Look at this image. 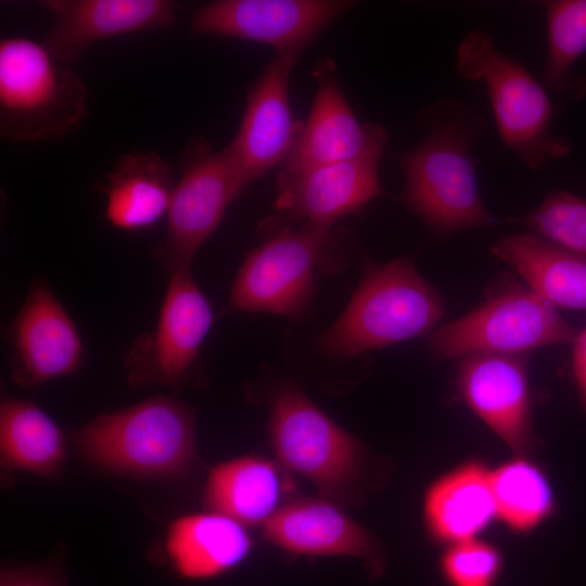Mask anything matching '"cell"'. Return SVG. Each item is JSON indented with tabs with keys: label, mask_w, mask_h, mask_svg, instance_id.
<instances>
[{
	"label": "cell",
	"mask_w": 586,
	"mask_h": 586,
	"mask_svg": "<svg viewBox=\"0 0 586 586\" xmlns=\"http://www.w3.org/2000/svg\"><path fill=\"white\" fill-rule=\"evenodd\" d=\"M242 193L226 150L192 137L180 156V178L167 212V232L155 247L169 273L190 269L200 247L216 231L228 206Z\"/></svg>",
	"instance_id": "obj_8"
},
{
	"label": "cell",
	"mask_w": 586,
	"mask_h": 586,
	"mask_svg": "<svg viewBox=\"0 0 586 586\" xmlns=\"http://www.w3.org/2000/svg\"><path fill=\"white\" fill-rule=\"evenodd\" d=\"M331 239L329 228L284 225L246 255L231 288L230 306L298 317L307 307L315 267Z\"/></svg>",
	"instance_id": "obj_9"
},
{
	"label": "cell",
	"mask_w": 586,
	"mask_h": 586,
	"mask_svg": "<svg viewBox=\"0 0 586 586\" xmlns=\"http://www.w3.org/2000/svg\"><path fill=\"white\" fill-rule=\"evenodd\" d=\"M268 433L277 461L310 482L318 495L343 506L355 496L364 467L360 442L294 384L270 403Z\"/></svg>",
	"instance_id": "obj_7"
},
{
	"label": "cell",
	"mask_w": 586,
	"mask_h": 586,
	"mask_svg": "<svg viewBox=\"0 0 586 586\" xmlns=\"http://www.w3.org/2000/svg\"><path fill=\"white\" fill-rule=\"evenodd\" d=\"M510 220L586 258V200L566 191H552L537 209Z\"/></svg>",
	"instance_id": "obj_27"
},
{
	"label": "cell",
	"mask_w": 586,
	"mask_h": 586,
	"mask_svg": "<svg viewBox=\"0 0 586 586\" xmlns=\"http://www.w3.org/2000/svg\"><path fill=\"white\" fill-rule=\"evenodd\" d=\"M496 520L515 533H528L557 510L553 488L544 470L518 455L491 469Z\"/></svg>",
	"instance_id": "obj_25"
},
{
	"label": "cell",
	"mask_w": 586,
	"mask_h": 586,
	"mask_svg": "<svg viewBox=\"0 0 586 586\" xmlns=\"http://www.w3.org/2000/svg\"><path fill=\"white\" fill-rule=\"evenodd\" d=\"M577 335L557 308L528 285L504 273L473 310L431 333L433 356L463 358L473 354H526L545 346L573 343Z\"/></svg>",
	"instance_id": "obj_5"
},
{
	"label": "cell",
	"mask_w": 586,
	"mask_h": 586,
	"mask_svg": "<svg viewBox=\"0 0 586 586\" xmlns=\"http://www.w3.org/2000/svg\"><path fill=\"white\" fill-rule=\"evenodd\" d=\"M492 252L556 308L586 310L585 257L531 234L506 237Z\"/></svg>",
	"instance_id": "obj_23"
},
{
	"label": "cell",
	"mask_w": 586,
	"mask_h": 586,
	"mask_svg": "<svg viewBox=\"0 0 586 586\" xmlns=\"http://www.w3.org/2000/svg\"><path fill=\"white\" fill-rule=\"evenodd\" d=\"M14 382L36 387L74 373L84 348L75 322L42 282L33 284L10 330Z\"/></svg>",
	"instance_id": "obj_16"
},
{
	"label": "cell",
	"mask_w": 586,
	"mask_h": 586,
	"mask_svg": "<svg viewBox=\"0 0 586 586\" xmlns=\"http://www.w3.org/2000/svg\"><path fill=\"white\" fill-rule=\"evenodd\" d=\"M268 544L292 555L373 560L378 542L342 505L322 496L289 499L262 527Z\"/></svg>",
	"instance_id": "obj_18"
},
{
	"label": "cell",
	"mask_w": 586,
	"mask_h": 586,
	"mask_svg": "<svg viewBox=\"0 0 586 586\" xmlns=\"http://www.w3.org/2000/svg\"><path fill=\"white\" fill-rule=\"evenodd\" d=\"M461 400L517 455L534 445L526 354H473L460 358Z\"/></svg>",
	"instance_id": "obj_14"
},
{
	"label": "cell",
	"mask_w": 586,
	"mask_h": 586,
	"mask_svg": "<svg viewBox=\"0 0 586 586\" xmlns=\"http://www.w3.org/2000/svg\"><path fill=\"white\" fill-rule=\"evenodd\" d=\"M213 314L190 269L169 273L155 328L140 336L126 357L132 386L176 385L184 379L208 333Z\"/></svg>",
	"instance_id": "obj_10"
},
{
	"label": "cell",
	"mask_w": 586,
	"mask_h": 586,
	"mask_svg": "<svg viewBox=\"0 0 586 586\" xmlns=\"http://www.w3.org/2000/svg\"><path fill=\"white\" fill-rule=\"evenodd\" d=\"M300 56L275 52L250 90L238 131L225 148L242 192L280 166L300 135L303 123L294 119L289 100L290 77Z\"/></svg>",
	"instance_id": "obj_12"
},
{
	"label": "cell",
	"mask_w": 586,
	"mask_h": 586,
	"mask_svg": "<svg viewBox=\"0 0 586 586\" xmlns=\"http://www.w3.org/2000/svg\"><path fill=\"white\" fill-rule=\"evenodd\" d=\"M316 93L306 123L279 174L366 157L381 158L387 144L386 130L377 123H360L349 106L326 60L315 71Z\"/></svg>",
	"instance_id": "obj_13"
},
{
	"label": "cell",
	"mask_w": 586,
	"mask_h": 586,
	"mask_svg": "<svg viewBox=\"0 0 586 586\" xmlns=\"http://www.w3.org/2000/svg\"><path fill=\"white\" fill-rule=\"evenodd\" d=\"M66 441L59 424L30 400L9 398L0 406V461L8 472L43 479L60 475Z\"/></svg>",
	"instance_id": "obj_24"
},
{
	"label": "cell",
	"mask_w": 586,
	"mask_h": 586,
	"mask_svg": "<svg viewBox=\"0 0 586 586\" xmlns=\"http://www.w3.org/2000/svg\"><path fill=\"white\" fill-rule=\"evenodd\" d=\"M88 89L71 65L25 37L0 41V136L13 143L65 138L88 114Z\"/></svg>",
	"instance_id": "obj_4"
},
{
	"label": "cell",
	"mask_w": 586,
	"mask_h": 586,
	"mask_svg": "<svg viewBox=\"0 0 586 586\" xmlns=\"http://www.w3.org/2000/svg\"><path fill=\"white\" fill-rule=\"evenodd\" d=\"M41 5L54 17L42 43L68 65L97 41L173 25L178 10L168 0H44Z\"/></svg>",
	"instance_id": "obj_17"
},
{
	"label": "cell",
	"mask_w": 586,
	"mask_h": 586,
	"mask_svg": "<svg viewBox=\"0 0 586 586\" xmlns=\"http://www.w3.org/2000/svg\"><path fill=\"white\" fill-rule=\"evenodd\" d=\"M72 442L92 467L136 479L186 476L198 455L192 409L164 395L97 416Z\"/></svg>",
	"instance_id": "obj_2"
},
{
	"label": "cell",
	"mask_w": 586,
	"mask_h": 586,
	"mask_svg": "<svg viewBox=\"0 0 586 586\" xmlns=\"http://www.w3.org/2000/svg\"><path fill=\"white\" fill-rule=\"evenodd\" d=\"M0 586H66V583L54 562L5 563L0 572Z\"/></svg>",
	"instance_id": "obj_29"
},
{
	"label": "cell",
	"mask_w": 586,
	"mask_h": 586,
	"mask_svg": "<svg viewBox=\"0 0 586 586\" xmlns=\"http://www.w3.org/2000/svg\"><path fill=\"white\" fill-rule=\"evenodd\" d=\"M572 374L581 406L586 413V327L573 341Z\"/></svg>",
	"instance_id": "obj_30"
},
{
	"label": "cell",
	"mask_w": 586,
	"mask_h": 586,
	"mask_svg": "<svg viewBox=\"0 0 586 586\" xmlns=\"http://www.w3.org/2000/svg\"><path fill=\"white\" fill-rule=\"evenodd\" d=\"M105 195V217L115 228L136 231L167 214L175 188L166 161L155 152L124 153L94 187Z\"/></svg>",
	"instance_id": "obj_22"
},
{
	"label": "cell",
	"mask_w": 586,
	"mask_h": 586,
	"mask_svg": "<svg viewBox=\"0 0 586 586\" xmlns=\"http://www.w3.org/2000/svg\"><path fill=\"white\" fill-rule=\"evenodd\" d=\"M253 547L246 526L208 510L175 519L164 539L171 570L180 578L194 582L234 570L247 559Z\"/></svg>",
	"instance_id": "obj_20"
},
{
	"label": "cell",
	"mask_w": 586,
	"mask_h": 586,
	"mask_svg": "<svg viewBox=\"0 0 586 586\" xmlns=\"http://www.w3.org/2000/svg\"><path fill=\"white\" fill-rule=\"evenodd\" d=\"M429 535L446 546L479 537L496 520L491 469L470 460L435 479L422 500Z\"/></svg>",
	"instance_id": "obj_21"
},
{
	"label": "cell",
	"mask_w": 586,
	"mask_h": 586,
	"mask_svg": "<svg viewBox=\"0 0 586 586\" xmlns=\"http://www.w3.org/2000/svg\"><path fill=\"white\" fill-rule=\"evenodd\" d=\"M422 119L426 127L422 141L395 154L405 177L402 203L442 233L494 224L481 200L470 155L483 132L481 118L466 105L447 100L428 109Z\"/></svg>",
	"instance_id": "obj_1"
},
{
	"label": "cell",
	"mask_w": 586,
	"mask_h": 586,
	"mask_svg": "<svg viewBox=\"0 0 586 586\" xmlns=\"http://www.w3.org/2000/svg\"><path fill=\"white\" fill-rule=\"evenodd\" d=\"M459 74L483 80L504 143L532 170L564 156L568 142L552 135V105L543 86L520 63L498 50L486 31H470L457 51Z\"/></svg>",
	"instance_id": "obj_6"
},
{
	"label": "cell",
	"mask_w": 586,
	"mask_h": 586,
	"mask_svg": "<svg viewBox=\"0 0 586 586\" xmlns=\"http://www.w3.org/2000/svg\"><path fill=\"white\" fill-rule=\"evenodd\" d=\"M289 471L278 461L245 455L221 461L207 473L202 502L247 528L263 527L292 497Z\"/></svg>",
	"instance_id": "obj_19"
},
{
	"label": "cell",
	"mask_w": 586,
	"mask_h": 586,
	"mask_svg": "<svg viewBox=\"0 0 586 586\" xmlns=\"http://www.w3.org/2000/svg\"><path fill=\"white\" fill-rule=\"evenodd\" d=\"M548 27V50L543 71L545 85L570 90V69L586 51V0L543 3Z\"/></svg>",
	"instance_id": "obj_26"
},
{
	"label": "cell",
	"mask_w": 586,
	"mask_h": 586,
	"mask_svg": "<svg viewBox=\"0 0 586 586\" xmlns=\"http://www.w3.org/2000/svg\"><path fill=\"white\" fill-rule=\"evenodd\" d=\"M353 5L343 0H216L191 17V33L269 44L275 52H302Z\"/></svg>",
	"instance_id": "obj_11"
},
{
	"label": "cell",
	"mask_w": 586,
	"mask_h": 586,
	"mask_svg": "<svg viewBox=\"0 0 586 586\" xmlns=\"http://www.w3.org/2000/svg\"><path fill=\"white\" fill-rule=\"evenodd\" d=\"M445 315L440 293L406 257L366 266L339 319L320 336V348L349 357L433 331Z\"/></svg>",
	"instance_id": "obj_3"
},
{
	"label": "cell",
	"mask_w": 586,
	"mask_h": 586,
	"mask_svg": "<svg viewBox=\"0 0 586 586\" xmlns=\"http://www.w3.org/2000/svg\"><path fill=\"white\" fill-rule=\"evenodd\" d=\"M501 562V555L494 545L474 537L447 545L441 558V570L454 586H489Z\"/></svg>",
	"instance_id": "obj_28"
},
{
	"label": "cell",
	"mask_w": 586,
	"mask_h": 586,
	"mask_svg": "<svg viewBox=\"0 0 586 586\" xmlns=\"http://www.w3.org/2000/svg\"><path fill=\"white\" fill-rule=\"evenodd\" d=\"M379 163L366 157L278 174L275 208L288 222L331 229L381 194Z\"/></svg>",
	"instance_id": "obj_15"
}]
</instances>
